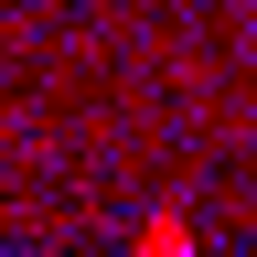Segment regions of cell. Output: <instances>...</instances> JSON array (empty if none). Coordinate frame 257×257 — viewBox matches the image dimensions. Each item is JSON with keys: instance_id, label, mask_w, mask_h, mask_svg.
Returning <instances> with one entry per match:
<instances>
[{"instance_id": "cell-1", "label": "cell", "mask_w": 257, "mask_h": 257, "mask_svg": "<svg viewBox=\"0 0 257 257\" xmlns=\"http://www.w3.org/2000/svg\"><path fill=\"white\" fill-rule=\"evenodd\" d=\"M140 257H193V214H150V236H140Z\"/></svg>"}]
</instances>
